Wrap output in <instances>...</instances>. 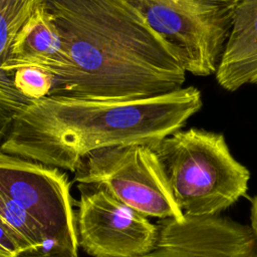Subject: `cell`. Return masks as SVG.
<instances>
[{"label": "cell", "instance_id": "1", "mask_svg": "<svg viewBox=\"0 0 257 257\" xmlns=\"http://www.w3.org/2000/svg\"><path fill=\"white\" fill-rule=\"evenodd\" d=\"M68 64L48 96L133 100L183 87L186 71L133 0H43Z\"/></svg>", "mask_w": 257, "mask_h": 257}, {"label": "cell", "instance_id": "2", "mask_svg": "<svg viewBox=\"0 0 257 257\" xmlns=\"http://www.w3.org/2000/svg\"><path fill=\"white\" fill-rule=\"evenodd\" d=\"M202 106V93L193 85L122 101L45 96L14 116L0 151L74 173L95 150L161 142Z\"/></svg>", "mask_w": 257, "mask_h": 257}, {"label": "cell", "instance_id": "3", "mask_svg": "<svg viewBox=\"0 0 257 257\" xmlns=\"http://www.w3.org/2000/svg\"><path fill=\"white\" fill-rule=\"evenodd\" d=\"M151 147L184 215H219L246 196L250 172L232 156L223 134L191 127Z\"/></svg>", "mask_w": 257, "mask_h": 257}, {"label": "cell", "instance_id": "4", "mask_svg": "<svg viewBox=\"0 0 257 257\" xmlns=\"http://www.w3.org/2000/svg\"><path fill=\"white\" fill-rule=\"evenodd\" d=\"M0 189L36 222L46 257H78L71 184L65 171L0 151Z\"/></svg>", "mask_w": 257, "mask_h": 257}, {"label": "cell", "instance_id": "5", "mask_svg": "<svg viewBox=\"0 0 257 257\" xmlns=\"http://www.w3.org/2000/svg\"><path fill=\"white\" fill-rule=\"evenodd\" d=\"M77 184L98 185L147 217L184 218L151 146L126 144L89 153L76 168Z\"/></svg>", "mask_w": 257, "mask_h": 257}, {"label": "cell", "instance_id": "6", "mask_svg": "<svg viewBox=\"0 0 257 257\" xmlns=\"http://www.w3.org/2000/svg\"><path fill=\"white\" fill-rule=\"evenodd\" d=\"M186 72L215 74L231 29L230 0H133Z\"/></svg>", "mask_w": 257, "mask_h": 257}, {"label": "cell", "instance_id": "7", "mask_svg": "<svg viewBox=\"0 0 257 257\" xmlns=\"http://www.w3.org/2000/svg\"><path fill=\"white\" fill-rule=\"evenodd\" d=\"M75 211L79 248L90 257H142L158 240V225L105 188L78 184Z\"/></svg>", "mask_w": 257, "mask_h": 257}, {"label": "cell", "instance_id": "8", "mask_svg": "<svg viewBox=\"0 0 257 257\" xmlns=\"http://www.w3.org/2000/svg\"><path fill=\"white\" fill-rule=\"evenodd\" d=\"M155 248L142 257H257V236L229 217L160 219Z\"/></svg>", "mask_w": 257, "mask_h": 257}, {"label": "cell", "instance_id": "9", "mask_svg": "<svg viewBox=\"0 0 257 257\" xmlns=\"http://www.w3.org/2000/svg\"><path fill=\"white\" fill-rule=\"evenodd\" d=\"M231 29L215 78L227 91L257 85V0H230Z\"/></svg>", "mask_w": 257, "mask_h": 257}, {"label": "cell", "instance_id": "10", "mask_svg": "<svg viewBox=\"0 0 257 257\" xmlns=\"http://www.w3.org/2000/svg\"><path fill=\"white\" fill-rule=\"evenodd\" d=\"M67 64L61 35L42 2L15 35L4 71L13 77L21 67H36L51 73L55 81Z\"/></svg>", "mask_w": 257, "mask_h": 257}, {"label": "cell", "instance_id": "11", "mask_svg": "<svg viewBox=\"0 0 257 257\" xmlns=\"http://www.w3.org/2000/svg\"><path fill=\"white\" fill-rule=\"evenodd\" d=\"M43 0H0V146L14 116L31 100L15 87L13 77L4 71L12 41Z\"/></svg>", "mask_w": 257, "mask_h": 257}, {"label": "cell", "instance_id": "12", "mask_svg": "<svg viewBox=\"0 0 257 257\" xmlns=\"http://www.w3.org/2000/svg\"><path fill=\"white\" fill-rule=\"evenodd\" d=\"M0 218L31 246L33 254H46V241L36 222L1 189Z\"/></svg>", "mask_w": 257, "mask_h": 257}, {"label": "cell", "instance_id": "13", "mask_svg": "<svg viewBox=\"0 0 257 257\" xmlns=\"http://www.w3.org/2000/svg\"><path fill=\"white\" fill-rule=\"evenodd\" d=\"M16 89L29 100L40 99L50 94L54 76L40 68L21 67L13 73Z\"/></svg>", "mask_w": 257, "mask_h": 257}, {"label": "cell", "instance_id": "14", "mask_svg": "<svg viewBox=\"0 0 257 257\" xmlns=\"http://www.w3.org/2000/svg\"><path fill=\"white\" fill-rule=\"evenodd\" d=\"M0 249L11 257L33 254L31 246L0 218Z\"/></svg>", "mask_w": 257, "mask_h": 257}, {"label": "cell", "instance_id": "15", "mask_svg": "<svg viewBox=\"0 0 257 257\" xmlns=\"http://www.w3.org/2000/svg\"><path fill=\"white\" fill-rule=\"evenodd\" d=\"M250 226L257 236V194L251 199V210H250Z\"/></svg>", "mask_w": 257, "mask_h": 257}, {"label": "cell", "instance_id": "16", "mask_svg": "<svg viewBox=\"0 0 257 257\" xmlns=\"http://www.w3.org/2000/svg\"><path fill=\"white\" fill-rule=\"evenodd\" d=\"M0 257H11V256H9L6 252H4L3 250L0 249Z\"/></svg>", "mask_w": 257, "mask_h": 257}]
</instances>
